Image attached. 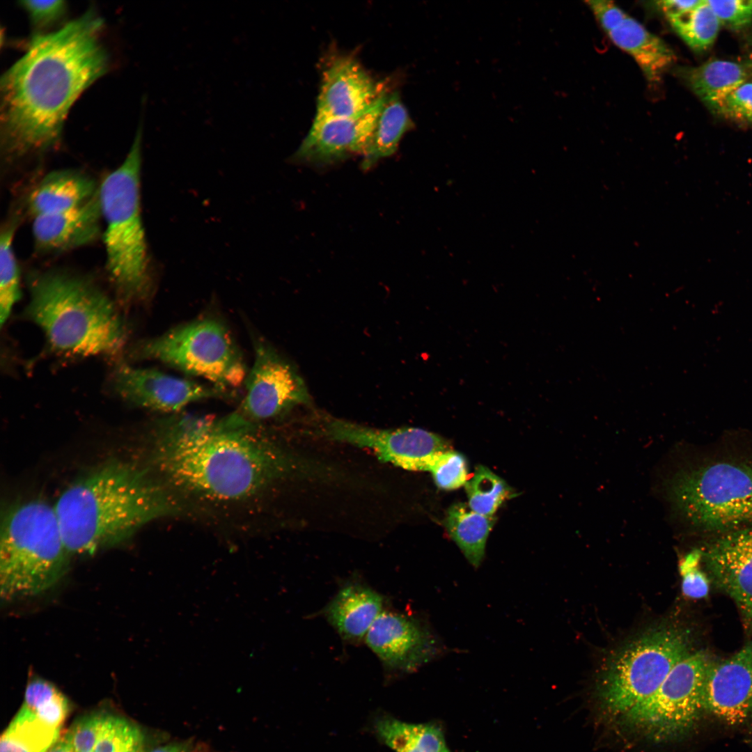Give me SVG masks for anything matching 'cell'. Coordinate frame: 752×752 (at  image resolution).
Returning <instances> with one entry per match:
<instances>
[{
	"label": "cell",
	"mask_w": 752,
	"mask_h": 752,
	"mask_svg": "<svg viewBox=\"0 0 752 752\" xmlns=\"http://www.w3.org/2000/svg\"><path fill=\"white\" fill-rule=\"evenodd\" d=\"M16 220L5 224L0 237V323L9 318L21 297L19 269L13 249Z\"/></svg>",
	"instance_id": "obj_29"
},
{
	"label": "cell",
	"mask_w": 752,
	"mask_h": 752,
	"mask_svg": "<svg viewBox=\"0 0 752 752\" xmlns=\"http://www.w3.org/2000/svg\"><path fill=\"white\" fill-rule=\"evenodd\" d=\"M713 658L705 650H695L672 668L652 696L619 721L656 743L685 735L704 712L703 683Z\"/></svg>",
	"instance_id": "obj_10"
},
{
	"label": "cell",
	"mask_w": 752,
	"mask_h": 752,
	"mask_svg": "<svg viewBox=\"0 0 752 752\" xmlns=\"http://www.w3.org/2000/svg\"><path fill=\"white\" fill-rule=\"evenodd\" d=\"M691 629L663 625L622 647L605 666L596 687L601 709L618 720L659 689L672 668L698 650Z\"/></svg>",
	"instance_id": "obj_8"
},
{
	"label": "cell",
	"mask_w": 752,
	"mask_h": 752,
	"mask_svg": "<svg viewBox=\"0 0 752 752\" xmlns=\"http://www.w3.org/2000/svg\"><path fill=\"white\" fill-rule=\"evenodd\" d=\"M99 186L88 175L74 169H60L46 174L27 198L33 217L75 208L93 197Z\"/></svg>",
	"instance_id": "obj_21"
},
{
	"label": "cell",
	"mask_w": 752,
	"mask_h": 752,
	"mask_svg": "<svg viewBox=\"0 0 752 752\" xmlns=\"http://www.w3.org/2000/svg\"><path fill=\"white\" fill-rule=\"evenodd\" d=\"M704 712L731 725L752 719V636L728 657L713 658L703 688Z\"/></svg>",
	"instance_id": "obj_15"
},
{
	"label": "cell",
	"mask_w": 752,
	"mask_h": 752,
	"mask_svg": "<svg viewBox=\"0 0 752 752\" xmlns=\"http://www.w3.org/2000/svg\"><path fill=\"white\" fill-rule=\"evenodd\" d=\"M707 2L721 25L737 31L752 23V0H707Z\"/></svg>",
	"instance_id": "obj_36"
},
{
	"label": "cell",
	"mask_w": 752,
	"mask_h": 752,
	"mask_svg": "<svg viewBox=\"0 0 752 752\" xmlns=\"http://www.w3.org/2000/svg\"><path fill=\"white\" fill-rule=\"evenodd\" d=\"M123 752H146L143 740L127 748Z\"/></svg>",
	"instance_id": "obj_42"
},
{
	"label": "cell",
	"mask_w": 752,
	"mask_h": 752,
	"mask_svg": "<svg viewBox=\"0 0 752 752\" xmlns=\"http://www.w3.org/2000/svg\"><path fill=\"white\" fill-rule=\"evenodd\" d=\"M365 643L384 668L391 672H409L430 657L429 636L414 618L384 610L368 630Z\"/></svg>",
	"instance_id": "obj_18"
},
{
	"label": "cell",
	"mask_w": 752,
	"mask_h": 752,
	"mask_svg": "<svg viewBox=\"0 0 752 752\" xmlns=\"http://www.w3.org/2000/svg\"><path fill=\"white\" fill-rule=\"evenodd\" d=\"M141 129L123 163L98 188L103 240L110 279L125 301L146 297L151 287L150 258L141 216Z\"/></svg>",
	"instance_id": "obj_5"
},
{
	"label": "cell",
	"mask_w": 752,
	"mask_h": 752,
	"mask_svg": "<svg viewBox=\"0 0 752 752\" xmlns=\"http://www.w3.org/2000/svg\"><path fill=\"white\" fill-rule=\"evenodd\" d=\"M699 551L711 585L734 602L752 636V526L714 535Z\"/></svg>",
	"instance_id": "obj_13"
},
{
	"label": "cell",
	"mask_w": 752,
	"mask_h": 752,
	"mask_svg": "<svg viewBox=\"0 0 752 752\" xmlns=\"http://www.w3.org/2000/svg\"><path fill=\"white\" fill-rule=\"evenodd\" d=\"M465 489L469 507L473 511L492 517L511 492L506 482L487 467L479 465L473 476L468 480Z\"/></svg>",
	"instance_id": "obj_31"
},
{
	"label": "cell",
	"mask_w": 752,
	"mask_h": 752,
	"mask_svg": "<svg viewBox=\"0 0 752 752\" xmlns=\"http://www.w3.org/2000/svg\"><path fill=\"white\" fill-rule=\"evenodd\" d=\"M748 69H749V72L751 73V75H752V63H751V64L749 65V67H748Z\"/></svg>",
	"instance_id": "obj_43"
},
{
	"label": "cell",
	"mask_w": 752,
	"mask_h": 752,
	"mask_svg": "<svg viewBox=\"0 0 752 752\" xmlns=\"http://www.w3.org/2000/svg\"><path fill=\"white\" fill-rule=\"evenodd\" d=\"M237 412L220 419L182 416L155 428L148 467L171 492L215 503L262 495L294 461Z\"/></svg>",
	"instance_id": "obj_2"
},
{
	"label": "cell",
	"mask_w": 752,
	"mask_h": 752,
	"mask_svg": "<svg viewBox=\"0 0 752 752\" xmlns=\"http://www.w3.org/2000/svg\"><path fill=\"white\" fill-rule=\"evenodd\" d=\"M70 556L54 505L34 498L10 506L1 526V598L34 596L49 589L65 574Z\"/></svg>",
	"instance_id": "obj_6"
},
{
	"label": "cell",
	"mask_w": 752,
	"mask_h": 752,
	"mask_svg": "<svg viewBox=\"0 0 752 752\" xmlns=\"http://www.w3.org/2000/svg\"><path fill=\"white\" fill-rule=\"evenodd\" d=\"M409 113L396 93L386 94L377 119L362 167L368 169L379 159L393 154L405 132L413 127Z\"/></svg>",
	"instance_id": "obj_25"
},
{
	"label": "cell",
	"mask_w": 752,
	"mask_h": 752,
	"mask_svg": "<svg viewBox=\"0 0 752 752\" xmlns=\"http://www.w3.org/2000/svg\"><path fill=\"white\" fill-rule=\"evenodd\" d=\"M102 19L89 10L31 40L1 79V136L6 156L43 152L59 141L78 97L108 70Z\"/></svg>",
	"instance_id": "obj_1"
},
{
	"label": "cell",
	"mask_w": 752,
	"mask_h": 752,
	"mask_svg": "<svg viewBox=\"0 0 752 752\" xmlns=\"http://www.w3.org/2000/svg\"><path fill=\"white\" fill-rule=\"evenodd\" d=\"M253 352L245 396L237 412L242 418L252 423L267 420L309 400L303 379L267 342L255 338Z\"/></svg>",
	"instance_id": "obj_11"
},
{
	"label": "cell",
	"mask_w": 752,
	"mask_h": 752,
	"mask_svg": "<svg viewBox=\"0 0 752 752\" xmlns=\"http://www.w3.org/2000/svg\"><path fill=\"white\" fill-rule=\"evenodd\" d=\"M386 93L365 113L353 118H314L293 157L296 161L324 165L354 154L364 155L373 135Z\"/></svg>",
	"instance_id": "obj_16"
},
{
	"label": "cell",
	"mask_w": 752,
	"mask_h": 752,
	"mask_svg": "<svg viewBox=\"0 0 752 752\" xmlns=\"http://www.w3.org/2000/svg\"><path fill=\"white\" fill-rule=\"evenodd\" d=\"M60 737L61 728L22 707L1 736L0 752H47Z\"/></svg>",
	"instance_id": "obj_27"
},
{
	"label": "cell",
	"mask_w": 752,
	"mask_h": 752,
	"mask_svg": "<svg viewBox=\"0 0 752 752\" xmlns=\"http://www.w3.org/2000/svg\"><path fill=\"white\" fill-rule=\"evenodd\" d=\"M375 730L395 752H450L443 730L434 723H410L383 716L375 721Z\"/></svg>",
	"instance_id": "obj_23"
},
{
	"label": "cell",
	"mask_w": 752,
	"mask_h": 752,
	"mask_svg": "<svg viewBox=\"0 0 752 752\" xmlns=\"http://www.w3.org/2000/svg\"><path fill=\"white\" fill-rule=\"evenodd\" d=\"M712 109L728 120L752 124V81L748 79L733 89Z\"/></svg>",
	"instance_id": "obj_34"
},
{
	"label": "cell",
	"mask_w": 752,
	"mask_h": 752,
	"mask_svg": "<svg viewBox=\"0 0 752 752\" xmlns=\"http://www.w3.org/2000/svg\"><path fill=\"white\" fill-rule=\"evenodd\" d=\"M21 6L27 12L35 27H48L58 22L66 12V3L62 0L19 1Z\"/></svg>",
	"instance_id": "obj_37"
},
{
	"label": "cell",
	"mask_w": 752,
	"mask_h": 752,
	"mask_svg": "<svg viewBox=\"0 0 752 752\" xmlns=\"http://www.w3.org/2000/svg\"><path fill=\"white\" fill-rule=\"evenodd\" d=\"M143 740L141 730L125 719L108 715L93 752H123Z\"/></svg>",
	"instance_id": "obj_32"
},
{
	"label": "cell",
	"mask_w": 752,
	"mask_h": 752,
	"mask_svg": "<svg viewBox=\"0 0 752 752\" xmlns=\"http://www.w3.org/2000/svg\"><path fill=\"white\" fill-rule=\"evenodd\" d=\"M680 516L716 535L752 526V458L726 456L679 471L669 485Z\"/></svg>",
	"instance_id": "obj_7"
},
{
	"label": "cell",
	"mask_w": 752,
	"mask_h": 752,
	"mask_svg": "<svg viewBox=\"0 0 752 752\" xmlns=\"http://www.w3.org/2000/svg\"><path fill=\"white\" fill-rule=\"evenodd\" d=\"M700 1L701 0H667L658 1L657 4L667 19H668L694 8Z\"/></svg>",
	"instance_id": "obj_39"
},
{
	"label": "cell",
	"mask_w": 752,
	"mask_h": 752,
	"mask_svg": "<svg viewBox=\"0 0 752 752\" xmlns=\"http://www.w3.org/2000/svg\"><path fill=\"white\" fill-rule=\"evenodd\" d=\"M47 752H75L64 735Z\"/></svg>",
	"instance_id": "obj_41"
},
{
	"label": "cell",
	"mask_w": 752,
	"mask_h": 752,
	"mask_svg": "<svg viewBox=\"0 0 752 752\" xmlns=\"http://www.w3.org/2000/svg\"><path fill=\"white\" fill-rule=\"evenodd\" d=\"M113 386L130 403L163 412H178L191 403L233 395L224 388L124 363L116 368Z\"/></svg>",
	"instance_id": "obj_14"
},
{
	"label": "cell",
	"mask_w": 752,
	"mask_h": 752,
	"mask_svg": "<svg viewBox=\"0 0 752 752\" xmlns=\"http://www.w3.org/2000/svg\"><path fill=\"white\" fill-rule=\"evenodd\" d=\"M386 93L358 61L338 57L323 72L315 118L359 116Z\"/></svg>",
	"instance_id": "obj_17"
},
{
	"label": "cell",
	"mask_w": 752,
	"mask_h": 752,
	"mask_svg": "<svg viewBox=\"0 0 752 752\" xmlns=\"http://www.w3.org/2000/svg\"><path fill=\"white\" fill-rule=\"evenodd\" d=\"M749 73L748 68L739 63L714 59L688 70L686 79L694 93L713 108L729 92L748 80Z\"/></svg>",
	"instance_id": "obj_24"
},
{
	"label": "cell",
	"mask_w": 752,
	"mask_h": 752,
	"mask_svg": "<svg viewBox=\"0 0 752 752\" xmlns=\"http://www.w3.org/2000/svg\"><path fill=\"white\" fill-rule=\"evenodd\" d=\"M683 594L692 599H701L708 595L710 581L704 570L698 567L681 574Z\"/></svg>",
	"instance_id": "obj_38"
},
{
	"label": "cell",
	"mask_w": 752,
	"mask_h": 752,
	"mask_svg": "<svg viewBox=\"0 0 752 752\" xmlns=\"http://www.w3.org/2000/svg\"><path fill=\"white\" fill-rule=\"evenodd\" d=\"M325 433L334 440L368 448L380 460L411 471H428L438 455L451 450L444 439L418 428L381 430L331 419Z\"/></svg>",
	"instance_id": "obj_12"
},
{
	"label": "cell",
	"mask_w": 752,
	"mask_h": 752,
	"mask_svg": "<svg viewBox=\"0 0 752 752\" xmlns=\"http://www.w3.org/2000/svg\"><path fill=\"white\" fill-rule=\"evenodd\" d=\"M22 707L45 723L59 728L69 710L66 697L54 684L41 678L29 682Z\"/></svg>",
	"instance_id": "obj_30"
},
{
	"label": "cell",
	"mask_w": 752,
	"mask_h": 752,
	"mask_svg": "<svg viewBox=\"0 0 752 752\" xmlns=\"http://www.w3.org/2000/svg\"><path fill=\"white\" fill-rule=\"evenodd\" d=\"M495 518L478 514L464 503H456L448 510L445 526L469 562L475 567L481 563L487 537Z\"/></svg>",
	"instance_id": "obj_26"
},
{
	"label": "cell",
	"mask_w": 752,
	"mask_h": 752,
	"mask_svg": "<svg viewBox=\"0 0 752 752\" xmlns=\"http://www.w3.org/2000/svg\"><path fill=\"white\" fill-rule=\"evenodd\" d=\"M384 606V599L377 591L351 581L340 588L322 613L343 640L357 643L364 641Z\"/></svg>",
	"instance_id": "obj_20"
},
{
	"label": "cell",
	"mask_w": 752,
	"mask_h": 752,
	"mask_svg": "<svg viewBox=\"0 0 752 752\" xmlns=\"http://www.w3.org/2000/svg\"><path fill=\"white\" fill-rule=\"evenodd\" d=\"M177 504L148 467L114 458L74 480L54 506L72 556L121 544L147 524L176 512Z\"/></svg>",
	"instance_id": "obj_3"
},
{
	"label": "cell",
	"mask_w": 752,
	"mask_h": 752,
	"mask_svg": "<svg viewBox=\"0 0 752 752\" xmlns=\"http://www.w3.org/2000/svg\"><path fill=\"white\" fill-rule=\"evenodd\" d=\"M26 317L56 351L109 354L124 344L126 330L113 302L88 278L61 269L34 274Z\"/></svg>",
	"instance_id": "obj_4"
},
{
	"label": "cell",
	"mask_w": 752,
	"mask_h": 752,
	"mask_svg": "<svg viewBox=\"0 0 752 752\" xmlns=\"http://www.w3.org/2000/svg\"><path fill=\"white\" fill-rule=\"evenodd\" d=\"M136 353L227 389L244 382L248 373L232 334L215 318H199L173 327L140 344Z\"/></svg>",
	"instance_id": "obj_9"
},
{
	"label": "cell",
	"mask_w": 752,
	"mask_h": 752,
	"mask_svg": "<svg viewBox=\"0 0 752 752\" xmlns=\"http://www.w3.org/2000/svg\"><path fill=\"white\" fill-rule=\"evenodd\" d=\"M428 471L432 473L436 485L446 490L457 489L468 480L464 457L451 449L438 455L429 466Z\"/></svg>",
	"instance_id": "obj_33"
},
{
	"label": "cell",
	"mask_w": 752,
	"mask_h": 752,
	"mask_svg": "<svg viewBox=\"0 0 752 752\" xmlns=\"http://www.w3.org/2000/svg\"><path fill=\"white\" fill-rule=\"evenodd\" d=\"M605 33L634 58L650 82L659 81L674 62L675 54L668 45L627 13Z\"/></svg>",
	"instance_id": "obj_22"
},
{
	"label": "cell",
	"mask_w": 752,
	"mask_h": 752,
	"mask_svg": "<svg viewBox=\"0 0 752 752\" xmlns=\"http://www.w3.org/2000/svg\"><path fill=\"white\" fill-rule=\"evenodd\" d=\"M107 714H92L77 719L64 735L75 752H93Z\"/></svg>",
	"instance_id": "obj_35"
},
{
	"label": "cell",
	"mask_w": 752,
	"mask_h": 752,
	"mask_svg": "<svg viewBox=\"0 0 752 752\" xmlns=\"http://www.w3.org/2000/svg\"><path fill=\"white\" fill-rule=\"evenodd\" d=\"M102 211L96 194L84 203L62 212L33 218L32 235L41 253H61L88 245L101 234Z\"/></svg>",
	"instance_id": "obj_19"
},
{
	"label": "cell",
	"mask_w": 752,
	"mask_h": 752,
	"mask_svg": "<svg viewBox=\"0 0 752 752\" xmlns=\"http://www.w3.org/2000/svg\"><path fill=\"white\" fill-rule=\"evenodd\" d=\"M150 752H192L189 746L185 743H175L159 746Z\"/></svg>",
	"instance_id": "obj_40"
},
{
	"label": "cell",
	"mask_w": 752,
	"mask_h": 752,
	"mask_svg": "<svg viewBox=\"0 0 752 752\" xmlns=\"http://www.w3.org/2000/svg\"><path fill=\"white\" fill-rule=\"evenodd\" d=\"M668 21L681 39L696 52L712 47L721 26L707 0H701L694 8Z\"/></svg>",
	"instance_id": "obj_28"
}]
</instances>
